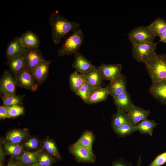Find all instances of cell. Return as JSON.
Returning a JSON list of instances; mask_svg holds the SVG:
<instances>
[{
	"label": "cell",
	"mask_w": 166,
	"mask_h": 166,
	"mask_svg": "<svg viewBox=\"0 0 166 166\" xmlns=\"http://www.w3.org/2000/svg\"><path fill=\"white\" fill-rule=\"evenodd\" d=\"M49 23L52 33V40L55 44H59L63 37L71 31L79 28L80 24L65 18L59 13H52L49 17Z\"/></svg>",
	"instance_id": "1"
},
{
	"label": "cell",
	"mask_w": 166,
	"mask_h": 166,
	"mask_svg": "<svg viewBox=\"0 0 166 166\" xmlns=\"http://www.w3.org/2000/svg\"><path fill=\"white\" fill-rule=\"evenodd\" d=\"M145 65L152 83L166 80V55L156 53Z\"/></svg>",
	"instance_id": "2"
},
{
	"label": "cell",
	"mask_w": 166,
	"mask_h": 166,
	"mask_svg": "<svg viewBox=\"0 0 166 166\" xmlns=\"http://www.w3.org/2000/svg\"><path fill=\"white\" fill-rule=\"evenodd\" d=\"M84 40L82 30L79 28L73 31L71 35L64 42L57 51L59 57L74 54L78 52Z\"/></svg>",
	"instance_id": "3"
},
{
	"label": "cell",
	"mask_w": 166,
	"mask_h": 166,
	"mask_svg": "<svg viewBox=\"0 0 166 166\" xmlns=\"http://www.w3.org/2000/svg\"><path fill=\"white\" fill-rule=\"evenodd\" d=\"M157 44L150 42L132 45V57L137 61L145 64L156 53Z\"/></svg>",
	"instance_id": "4"
},
{
	"label": "cell",
	"mask_w": 166,
	"mask_h": 166,
	"mask_svg": "<svg viewBox=\"0 0 166 166\" xmlns=\"http://www.w3.org/2000/svg\"><path fill=\"white\" fill-rule=\"evenodd\" d=\"M156 37L148 26H137L131 30L128 34L132 45L153 42Z\"/></svg>",
	"instance_id": "5"
},
{
	"label": "cell",
	"mask_w": 166,
	"mask_h": 166,
	"mask_svg": "<svg viewBox=\"0 0 166 166\" xmlns=\"http://www.w3.org/2000/svg\"><path fill=\"white\" fill-rule=\"evenodd\" d=\"M69 149L75 159L79 162L92 163L96 160V156L93 150L75 144L70 145Z\"/></svg>",
	"instance_id": "6"
},
{
	"label": "cell",
	"mask_w": 166,
	"mask_h": 166,
	"mask_svg": "<svg viewBox=\"0 0 166 166\" xmlns=\"http://www.w3.org/2000/svg\"><path fill=\"white\" fill-rule=\"evenodd\" d=\"M17 86L33 92L38 89L36 83L27 67L15 76Z\"/></svg>",
	"instance_id": "7"
},
{
	"label": "cell",
	"mask_w": 166,
	"mask_h": 166,
	"mask_svg": "<svg viewBox=\"0 0 166 166\" xmlns=\"http://www.w3.org/2000/svg\"><path fill=\"white\" fill-rule=\"evenodd\" d=\"M17 86L15 77L7 71H5L0 80V91L2 95L15 94Z\"/></svg>",
	"instance_id": "8"
},
{
	"label": "cell",
	"mask_w": 166,
	"mask_h": 166,
	"mask_svg": "<svg viewBox=\"0 0 166 166\" xmlns=\"http://www.w3.org/2000/svg\"><path fill=\"white\" fill-rule=\"evenodd\" d=\"M23 56L26 67L31 73L44 59L42 54L38 48L27 49Z\"/></svg>",
	"instance_id": "9"
},
{
	"label": "cell",
	"mask_w": 166,
	"mask_h": 166,
	"mask_svg": "<svg viewBox=\"0 0 166 166\" xmlns=\"http://www.w3.org/2000/svg\"><path fill=\"white\" fill-rule=\"evenodd\" d=\"M50 61L43 59L31 72L38 85L43 83L47 77Z\"/></svg>",
	"instance_id": "10"
},
{
	"label": "cell",
	"mask_w": 166,
	"mask_h": 166,
	"mask_svg": "<svg viewBox=\"0 0 166 166\" xmlns=\"http://www.w3.org/2000/svg\"><path fill=\"white\" fill-rule=\"evenodd\" d=\"M127 113L128 123L135 126L140 122L147 119L150 111L134 105Z\"/></svg>",
	"instance_id": "11"
},
{
	"label": "cell",
	"mask_w": 166,
	"mask_h": 166,
	"mask_svg": "<svg viewBox=\"0 0 166 166\" xmlns=\"http://www.w3.org/2000/svg\"><path fill=\"white\" fill-rule=\"evenodd\" d=\"M99 67L103 80L110 81L121 73L122 65L121 64L102 63Z\"/></svg>",
	"instance_id": "12"
},
{
	"label": "cell",
	"mask_w": 166,
	"mask_h": 166,
	"mask_svg": "<svg viewBox=\"0 0 166 166\" xmlns=\"http://www.w3.org/2000/svg\"><path fill=\"white\" fill-rule=\"evenodd\" d=\"M126 77L121 73L108 85L109 95L113 97L123 93L126 90Z\"/></svg>",
	"instance_id": "13"
},
{
	"label": "cell",
	"mask_w": 166,
	"mask_h": 166,
	"mask_svg": "<svg viewBox=\"0 0 166 166\" xmlns=\"http://www.w3.org/2000/svg\"><path fill=\"white\" fill-rule=\"evenodd\" d=\"M72 67L80 73L83 74L96 66L83 55L79 52L74 54Z\"/></svg>",
	"instance_id": "14"
},
{
	"label": "cell",
	"mask_w": 166,
	"mask_h": 166,
	"mask_svg": "<svg viewBox=\"0 0 166 166\" xmlns=\"http://www.w3.org/2000/svg\"><path fill=\"white\" fill-rule=\"evenodd\" d=\"M117 110L127 113L134 105L129 93L126 90L122 93L113 97Z\"/></svg>",
	"instance_id": "15"
},
{
	"label": "cell",
	"mask_w": 166,
	"mask_h": 166,
	"mask_svg": "<svg viewBox=\"0 0 166 166\" xmlns=\"http://www.w3.org/2000/svg\"><path fill=\"white\" fill-rule=\"evenodd\" d=\"M149 91L156 100L162 104H166V80L152 83Z\"/></svg>",
	"instance_id": "16"
},
{
	"label": "cell",
	"mask_w": 166,
	"mask_h": 166,
	"mask_svg": "<svg viewBox=\"0 0 166 166\" xmlns=\"http://www.w3.org/2000/svg\"><path fill=\"white\" fill-rule=\"evenodd\" d=\"M27 49L22 46L20 37L14 38L8 44L6 50V56L8 60L24 54Z\"/></svg>",
	"instance_id": "17"
},
{
	"label": "cell",
	"mask_w": 166,
	"mask_h": 166,
	"mask_svg": "<svg viewBox=\"0 0 166 166\" xmlns=\"http://www.w3.org/2000/svg\"><path fill=\"white\" fill-rule=\"evenodd\" d=\"M84 80L94 89L100 87L103 80L99 67H95L83 74Z\"/></svg>",
	"instance_id": "18"
},
{
	"label": "cell",
	"mask_w": 166,
	"mask_h": 166,
	"mask_svg": "<svg viewBox=\"0 0 166 166\" xmlns=\"http://www.w3.org/2000/svg\"><path fill=\"white\" fill-rule=\"evenodd\" d=\"M20 37L21 44L26 48H38L39 39L38 36L31 30H27L22 34Z\"/></svg>",
	"instance_id": "19"
},
{
	"label": "cell",
	"mask_w": 166,
	"mask_h": 166,
	"mask_svg": "<svg viewBox=\"0 0 166 166\" xmlns=\"http://www.w3.org/2000/svg\"><path fill=\"white\" fill-rule=\"evenodd\" d=\"M109 95L108 87H101L94 89L90 94L87 104H92L98 103L106 100Z\"/></svg>",
	"instance_id": "20"
},
{
	"label": "cell",
	"mask_w": 166,
	"mask_h": 166,
	"mask_svg": "<svg viewBox=\"0 0 166 166\" xmlns=\"http://www.w3.org/2000/svg\"><path fill=\"white\" fill-rule=\"evenodd\" d=\"M29 136L28 132L23 129H16L9 132L6 137L4 142L19 144Z\"/></svg>",
	"instance_id": "21"
},
{
	"label": "cell",
	"mask_w": 166,
	"mask_h": 166,
	"mask_svg": "<svg viewBox=\"0 0 166 166\" xmlns=\"http://www.w3.org/2000/svg\"><path fill=\"white\" fill-rule=\"evenodd\" d=\"M42 150H40L34 152L24 150L23 155L16 159L17 162L21 166H29L36 163L38 155Z\"/></svg>",
	"instance_id": "22"
},
{
	"label": "cell",
	"mask_w": 166,
	"mask_h": 166,
	"mask_svg": "<svg viewBox=\"0 0 166 166\" xmlns=\"http://www.w3.org/2000/svg\"><path fill=\"white\" fill-rule=\"evenodd\" d=\"M95 139V136L93 132L85 130L74 144L77 145L93 150V144Z\"/></svg>",
	"instance_id": "23"
},
{
	"label": "cell",
	"mask_w": 166,
	"mask_h": 166,
	"mask_svg": "<svg viewBox=\"0 0 166 166\" xmlns=\"http://www.w3.org/2000/svg\"><path fill=\"white\" fill-rule=\"evenodd\" d=\"M3 147L5 154L13 158L16 159L22 156L24 152V150L22 146L19 145V144L4 141Z\"/></svg>",
	"instance_id": "24"
},
{
	"label": "cell",
	"mask_w": 166,
	"mask_h": 166,
	"mask_svg": "<svg viewBox=\"0 0 166 166\" xmlns=\"http://www.w3.org/2000/svg\"><path fill=\"white\" fill-rule=\"evenodd\" d=\"M23 54L8 60V66L14 76L26 67Z\"/></svg>",
	"instance_id": "25"
},
{
	"label": "cell",
	"mask_w": 166,
	"mask_h": 166,
	"mask_svg": "<svg viewBox=\"0 0 166 166\" xmlns=\"http://www.w3.org/2000/svg\"><path fill=\"white\" fill-rule=\"evenodd\" d=\"M153 120L147 119L144 120L135 126L137 131L141 134H146L152 136L153 129L157 125Z\"/></svg>",
	"instance_id": "26"
},
{
	"label": "cell",
	"mask_w": 166,
	"mask_h": 166,
	"mask_svg": "<svg viewBox=\"0 0 166 166\" xmlns=\"http://www.w3.org/2000/svg\"><path fill=\"white\" fill-rule=\"evenodd\" d=\"M69 81L70 89L76 94L84 81L83 74L75 71L70 75Z\"/></svg>",
	"instance_id": "27"
},
{
	"label": "cell",
	"mask_w": 166,
	"mask_h": 166,
	"mask_svg": "<svg viewBox=\"0 0 166 166\" xmlns=\"http://www.w3.org/2000/svg\"><path fill=\"white\" fill-rule=\"evenodd\" d=\"M128 122L127 113L117 110L113 116L111 126L113 129L118 128Z\"/></svg>",
	"instance_id": "28"
},
{
	"label": "cell",
	"mask_w": 166,
	"mask_h": 166,
	"mask_svg": "<svg viewBox=\"0 0 166 166\" xmlns=\"http://www.w3.org/2000/svg\"><path fill=\"white\" fill-rule=\"evenodd\" d=\"M148 26L153 33L160 37L166 30V20L157 18Z\"/></svg>",
	"instance_id": "29"
},
{
	"label": "cell",
	"mask_w": 166,
	"mask_h": 166,
	"mask_svg": "<svg viewBox=\"0 0 166 166\" xmlns=\"http://www.w3.org/2000/svg\"><path fill=\"white\" fill-rule=\"evenodd\" d=\"M42 145L46 152L56 158L61 160V156L55 142L50 139H47L43 142Z\"/></svg>",
	"instance_id": "30"
},
{
	"label": "cell",
	"mask_w": 166,
	"mask_h": 166,
	"mask_svg": "<svg viewBox=\"0 0 166 166\" xmlns=\"http://www.w3.org/2000/svg\"><path fill=\"white\" fill-rule=\"evenodd\" d=\"M114 132L120 137H124L137 131L135 126H133L128 122L121 127L113 129Z\"/></svg>",
	"instance_id": "31"
},
{
	"label": "cell",
	"mask_w": 166,
	"mask_h": 166,
	"mask_svg": "<svg viewBox=\"0 0 166 166\" xmlns=\"http://www.w3.org/2000/svg\"><path fill=\"white\" fill-rule=\"evenodd\" d=\"M1 97L3 101V105L11 107L14 105H20L22 101V98L16 94L2 95Z\"/></svg>",
	"instance_id": "32"
},
{
	"label": "cell",
	"mask_w": 166,
	"mask_h": 166,
	"mask_svg": "<svg viewBox=\"0 0 166 166\" xmlns=\"http://www.w3.org/2000/svg\"><path fill=\"white\" fill-rule=\"evenodd\" d=\"M56 161L55 157L43 150L38 155L37 163H39L43 166H52V164Z\"/></svg>",
	"instance_id": "33"
},
{
	"label": "cell",
	"mask_w": 166,
	"mask_h": 166,
	"mask_svg": "<svg viewBox=\"0 0 166 166\" xmlns=\"http://www.w3.org/2000/svg\"><path fill=\"white\" fill-rule=\"evenodd\" d=\"M94 89L84 80L82 85L76 94L84 102L87 103L89 97Z\"/></svg>",
	"instance_id": "34"
},
{
	"label": "cell",
	"mask_w": 166,
	"mask_h": 166,
	"mask_svg": "<svg viewBox=\"0 0 166 166\" xmlns=\"http://www.w3.org/2000/svg\"><path fill=\"white\" fill-rule=\"evenodd\" d=\"M8 114L9 118L19 116L24 113V108L20 105H14L8 107Z\"/></svg>",
	"instance_id": "35"
},
{
	"label": "cell",
	"mask_w": 166,
	"mask_h": 166,
	"mask_svg": "<svg viewBox=\"0 0 166 166\" xmlns=\"http://www.w3.org/2000/svg\"><path fill=\"white\" fill-rule=\"evenodd\" d=\"M39 145V142L37 139L35 137H32L25 141L23 143L22 146L26 149H34L37 148Z\"/></svg>",
	"instance_id": "36"
},
{
	"label": "cell",
	"mask_w": 166,
	"mask_h": 166,
	"mask_svg": "<svg viewBox=\"0 0 166 166\" xmlns=\"http://www.w3.org/2000/svg\"><path fill=\"white\" fill-rule=\"evenodd\" d=\"M166 162V152L158 156L149 166H160Z\"/></svg>",
	"instance_id": "37"
},
{
	"label": "cell",
	"mask_w": 166,
	"mask_h": 166,
	"mask_svg": "<svg viewBox=\"0 0 166 166\" xmlns=\"http://www.w3.org/2000/svg\"><path fill=\"white\" fill-rule=\"evenodd\" d=\"M8 107L5 105L0 106V119L9 118L8 111Z\"/></svg>",
	"instance_id": "38"
},
{
	"label": "cell",
	"mask_w": 166,
	"mask_h": 166,
	"mask_svg": "<svg viewBox=\"0 0 166 166\" xmlns=\"http://www.w3.org/2000/svg\"><path fill=\"white\" fill-rule=\"evenodd\" d=\"M112 166H131L129 163L123 159H118L113 161L112 163Z\"/></svg>",
	"instance_id": "39"
},
{
	"label": "cell",
	"mask_w": 166,
	"mask_h": 166,
	"mask_svg": "<svg viewBox=\"0 0 166 166\" xmlns=\"http://www.w3.org/2000/svg\"><path fill=\"white\" fill-rule=\"evenodd\" d=\"M5 154L2 145L0 147V163H2L4 159Z\"/></svg>",
	"instance_id": "40"
},
{
	"label": "cell",
	"mask_w": 166,
	"mask_h": 166,
	"mask_svg": "<svg viewBox=\"0 0 166 166\" xmlns=\"http://www.w3.org/2000/svg\"><path fill=\"white\" fill-rule=\"evenodd\" d=\"M160 42L166 43V30L162 33L159 37Z\"/></svg>",
	"instance_id": "41"
},
{
	"label": "cell",
	"mask_w": 166,
	"mask_h": 166,
	"mask_svg": "<svg viewBox=\"0 0 166 166\" xmlns=\"http://www.w3.org/2000/svg\"><path fill=\"white\" fill-rule=\"evenodd\" d=\"M7 166H21L18 163L14 161L10 162Z\"/></svg>",
	"instance_id": "42"
},
{
	"label": "cell",
	"mask_w": 166,
	"mask_h": 166,
	"mask_svg": "<svg viewBox=\"0 0 166 166\" xmlns=\"http://www.w3.org/2000/svg\"><path fill=\"white\" fill-rule=\"evenodd\" d=\"M142 163L141 155H140L138 159L136 166H140Z\"/></svg>",
	"instance_id": "43"
},
{
	"label": "cell",
	"mask_w": 166,
	"mask_h": 166,
	"mask_svg": "<svg viewBox=\"0 0 166 166\" xmlns=\"http://www.w3.org/2000/svg\"><path fill=\"white\" fill-rule=\"evenodd\" d=\"M29 166H43L39 163H36L35 164H31Z\"/></svg>",
	"instance_id": "44"
},
{
	"label": "cell",
	"mask_w": 166,
	"mask_h": 166,
	"mask_svg": "<svg viewBox=\"0 0 166 166\" xmlns=\"http://www.w3.org/2000/svg\"><path fill=\"white\" fill-rule=\"evenodd\" d=\"M0 166H4L2 164V163H0Z\"/></svg>",
	"instance_id": "45"
}]
</instances>
